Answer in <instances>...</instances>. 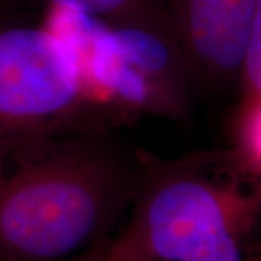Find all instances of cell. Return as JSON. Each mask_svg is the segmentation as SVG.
Masks as SVG:
<instances>
[{
	"instance_id": "obj_1",
	"label": "cell",
	"mask_w": 261,
	"mask_h": 261,
	"mask_svg": "<svg viewBox=\"0 0 261 261\" xmlns=\"http://www.w3.org/2000/svg\"><path fill=\"white\" fill-rule=\"evenodd\" d=\"M142 151L113 129L51 137L0 173V261H67L108 241L129 209Z\"/></svg>"
},
{
	"instance_id": "obj_2",
	"label": "cell",
	"mask_w": 261,
	"mask_h": 261,
	"mask_svg": "<svg viewBox=\"0 0 261 261\" xmlns=\"http://www.w3.org/2000/svg\"><path fill=\"white\" fill-rule=\"evenodd\" d=\"M229 152V151H228ZM168 161L142 152L144 168L129 222L96 250L97 261H255L244 240L261 218V185L225 152Z\"/></svg>"
},
{
	"instance_id": "obj_3",
	"label": "cell",
	"mask_w": 261,
	"mask_h": 261,
	"mask_svg": "<svg viewBox=\"0 0 261 261\" xmlns=\"http://www.w3.org/2000/svg\"><path fill=\"white\" fill-rule=\"evenodd\" d=\"M83 129L112 128L73 45L44 19L0 8V173L48 138Z\"/></svg>"
},
{
	"instance_id": "obj_4",
	"label": "cell",
	"mask_w": 261,
	"mask_h": 261,
	"mask_svg": "<svg viewBox=\"0 0 261 261\" xmlns=\"http://www.w3.org/2000/svg\"><path fill=\"white\" fill-rule=\"evenodd\" d=\"M45 20L73 45L87 94L113 126L144 113L186 119L195 92L168 38L106 25L70 8L49 9Z\"/></svg>"
},
{
	"instance_id": "obj_5",
	"label": "cell",
	"mask_w": 261,
	"mask_h": 261,
	"mask_svg": "<svg viewBox=\"0 0 261 261\" xmlns=\"http://www.w3.org/2000/svg\"><path fill=\"white\" fill-rule=\"evenodd\" d=\"M257 2L166 0L170 37L195 93L240 83Z\"/></svg>"
},
{
	"instance_id": "obj_6",
	"label": "cell",
	"mask_w": 261,
	"mask_h": 261,
	"mask_svg": "<svg viewBox=\"0 0 261 261\" xmlns=\"http://www.w3.org/2000/svg\"><path fill=\"white\" fill-rule=\"evenodd\" d=\"M15 0H0V8ZM37 3L48 10L51 8H70L83 12L90 18L112 27H130L152 31L170 37L166 0H20ZM173 42V41H171Z\"/></svg>"
},
{
	"instance_id": "obj_7",
	"label": "cell",
	"mask_w": 261,
	"mask_h": 261,
	"mask_svg": "<svg viewBox=\"0 0 261 261\" xmlns=\"http://www.w3.org/2000/svg\"><path fill=\"white\" fill-rule=\"evenodd\" d=\"M229 151L238 168L261 185V97H243L232 128Z\"/></svg>"
},
{
	"instance_id": "obj_8",
	"label": "cell",
	"mask_w": 261,
	"mask_h": 261,
	"mask_svg": "<svg viewBox=\"0 0 261 261\" xmlns=\"http://www.w3.org/2000/svg\"><path fill=\"white\" fill-rule=\"evenodd\" d=\"M243 97H261V0L257 2L241 65Z\"/></svg>"
},
{
	"instance_id": "obj_9",
	"label": "cell",
	"mask_w": 261,
	"mask_h": 261,
	"mask_svg": "<svg viewBox=\"0 0 261 261\" xmlns=\"http://www.w3.org/2000/svg\"><path fill=\"white\" fill-rule=\"evenodd\" d=\"M87 261H97L96 260V250H93V251L90 252V255H89V260Z\"/></svg>"
},
{
	"instance_id": "obj_10",
	"label": "cell",
	"mask_w": 261,
	"mask_h": 261,
	"mask_svg": "<svg viewBox=\"0 0 261 261\" xmlns=\"http://www.w3.org/2000/svg\"><path fill=\"white\" fill-rule=\"evenodd\" d=\"M255 261H261V254H258V257H257V260Z\"/></svg>"
}]
</instances>
